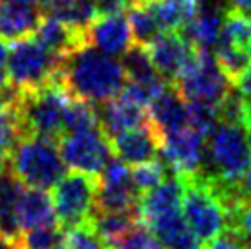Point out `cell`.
<instances>
[{
    "mask_svg": "<svg viewBox=\"0 0 251 249\" xmlns=\"http://www.w3.org/2000/svg\"><path fill=\"white\" fill-rule=\"evenodd\" d=\"M59 81L72 97L99 104L125 88L126 75L123 62L116 57L83 44L63 59Z\"/></svg>",
    "mask_w": 251,
    "mask_h": 249,
    "instance_id": "1",
    "label": "cell"
},
{
    "mask_svg": "<svg viewBox=\"0 0 251 249\" xmlns=\"http://www.w3.org/2000/svg\"><path fill=\"white\" fill-rule=\"evenodd\" d=\"M178 180L183 194L181 209L185 222L202 246H205L227 229L229 187L205 171L181 176Z\"/></svg>",
    "mask_w": 251,
    "mask_h": 249,
    "instance_id": "2",
    "label": "cell"
},
{
    "mask_svg": "<svg viewBox=\"0 0 251 249\" xmlns=\"http://www.w3.org/2000/svg\"><path fill=\"white\" fill-rule=\"evenodd\" d=\"M70 94L61 81L46 84L33 92L17 94V116L22 136H39L57 141L64 136V119Z\"/></svg>",
    "mask_w": 251,
    "mask_h": 249,
    "instance_id": "3",
    "label": "cell"
},
{
    "mask_svg": "<svg viewBox=\"0 0 251 249\" xmlns=\"http://www.w3.org/2000/svg\"><path fill=\"white\" fill-rule=\"evenodd\" d=\"M7 169L26 187L48 191L66 174L57 141L39 136H21L11 149Z\"/></svg>",
    "mask_w": 251,
    "mask_h": 249,
    "instance_id": "4",
    "label": "cell"
},
{
    "mask_svg": "<svg viewBox=\"0 0 251 249\" xmlns=\"http://www.w3.org/2000/svg\"><path fill=\"white\" fill-rule=\"evenodd\" d=\"M211 174L224 183L237 185L251 163V136L246 119H218L207 136Z\"/></svg>",
    "mask_w": 251,
    "mask_h": 249,
    "instance_id": "5",
    "label": "cell"
},
{
    "mask_svg": "<svg viewBox=\"0 0 251 249\" xmlns=\"http://www.w3.org/2000/svg\"><path fill=\"white\" fill-rule=\"evenodd\" d=\"M63 59V55L44 48L35 39L24 37L13 41L7 57L9 88L17 94H26L59 81Z\"/></svg>",
    "mask_w": 251,
    "mask_h": 249,
    "instance_id": "6",
    "label": "cell"
},
{
    "mask_svg": "<svg viewBox=\"0 0 251 249\" xmlns=\"http://www.w3.org/2000/svg\"><path fill=\"white\" fill-rule=\"evenodd\" d=\"M51 201L55 209L57 222L63 229L81 227L90 224L96 213V194H98V174L66 173L51 187Z\"/></svg>",
    "mask_w": 251,
    "mask_h": 249,
    "instance_id": "7",
    "label": "cell"
},
{
    "mask_svg": "<svg viewBox=\"0 0 251 249\" xmlns=\"http://www.w3.org/2000/svg\"><path fill=\"white\" fill-rule=\"evenodd\" d=\"M215 61L231 84L251 66V24L246 11H226L215 42Z\"/></svg>",
    "mask_w": 251,
    "mask_h": 249,
    "instance_id": "8",
    "label": "cell"
},
{
    "mask_svg": "<svg viewBox=\"0 0 251 249\" xmlns=\"http://www.w3.org/2000/svg\"><path fill=\"white\" fill-rule=\"evenodd\" d=\"M175 90L185 103H205L218 104L222 103L231 92V83L222 74L220 66L216 64L215 57L209 53V50L196 51L195 59L189 62V66L180 74L175 83Z\"/></svg>",
    "mask_w": 251,
    "mask_h": 249,
    "instance_id": "9",
    "label": "cell"
},
{
    "mask_svg": "<svg viewBox=\"0 0 251 249\" xmlns=\"http://www.w3.org/2000/svg\"><path fill=\"white\" fill-rule=\"evenodd\" d=\"M140 191L132 181L126 163L116 156L98 174L96 213H138Z\"/></svg>",
    "mask_w": 251,
    "mask_h": 249,
    "instance_id": "10",
    "label": "cell"
},
{
    "mask_svg": "<svg viewBox=\"0 0 251 249\" xmlns=\"http://www.w3.org/2000/svg\"><path fill=\"white\" fill-rule=\"evenodd\" d=\"M57 145L64 165L81 173L99 174L112 158L110 141L101 128L64 134Z\"/></svg>",
    "mask_w": 251,
    "mask_h": 249,
    "instance_id": "11",
    "label": "cell"
},
{
    "mask_svg": "<svg viewBox=\"0 0 251 249\" xmlns=\"http://www.w3.org/2000/svg\"><path fill=\"white\" fill-rule=\"evenodd\" d=\"M147 106H149V97L136 86L126 83L118 96L98 104L99 126L106 134V138L140 126L149 121Z\"/></svg>",
    "mask_w": 251,
    "mask_h": 249,
    "instance_id": "12",
    "label": "cell"
},
{
    "mask_svg": "<svg viewBox=\"0 0 251 249\" xmlns=\"http://www.w3.org/2000/svg\"><path fill=\"white\" fill-rule=\"evenodd\" d=\"M149 59L167 84H173L195 59L196 48L181 29L163 31L145 46Z\"/></svg>",
    "mask_w": 251,
    "mask_h": 249,
    "instance_id": "13",
    "label": "cell"
},
{
    "mask_svg": "<svg viewBox=\"0 0 251 249\" xmlns=\"http://www.w3.org/2000/svg\"><path fill=\"white\" fill-rule=\"evenodd\" d=\"M203 143L205 138L202 134L185 124L178 130L161 134L160 152L165 163L175 171V176H191L203 171Z\"/></svg>",
    "mask_w": 251,
    "mask_h": 249,
    "instance_id": "14",
    "label": "cell"
},
{
    "mask_svg": "<svg viewBox=\"0 0 251 249\" xmlns=\"http://www.w3.org/2000/svg\"><path fill=\"white\" fill-rule=\"evenodd\" d=\"M112 154L126 165H141L160 154L161 134L151 121L108 138Z\"/></svg>",
    "mask_w": 251,
    "mask_h": 249,
    "instance_id": "15",
    "label": "cell"
},
{
    "mask_svg": "<svg viewBox=\"0 0 251 249\" xmlns=\"http://www.w3.org/2000/svg\"><path fill=\"white\" fill-rule=\"evenodd\" d=\"M86 44L110 57H123L134 44L130 24L123 13L98 15L84 31Z\"/></svg>",
    "mask_w": 251,
    "mask_h": 249,
    "instance_id": "16",
    "label": "cell"
},
{
    "mask_svg": "<svg viewBox=\"0 0 251 249\" xmlns=\"http://www.w3.org/2000/svg\"><path fill=\"white\" fill-rule=\"evenodd\" d=\"M42 17V7L33 0H0V39L13 42L29 37Z\"/></svg>",
    "mask_w": 251,
    "mask_h": 249,
    "instance_id": "17",
    "label": "cell"
},
{
    "mask_svg": "<svg viewBox=\"0 0 251 249\" xmlns=\"http://www.w3.org/2000/svg\"><path fill=\"white\" fill-rule=\"evenodd\" d=\"M149 121L156 126L160 134L178 130L187 124V106L175 86L165 84L158 94L149 101Z\"/></svg>",
    "mask_w": 251,
    "mask_h": 249,
    "instance_id": "18",
    "label": "cell"
},
{
    "mask_svg": "<svg viewBox=\"0 0 251 249\" xmlns=\"http://www.w3.org/2000/svg\"><path fill=\"white\" fill-rule=\"evenodd\" d=\"M123 68H125V75H126V83L136 86L138 90H141L149 97L158 92L165 86V81L163 77L158 74V70L154 68V64L149 59V53L143 46H138V44H132L128 51L123 55Z\"/></svg>",
    "mask_w": 251,
    "mask_h": 249,
    "instance_id": "19",
    "label": "cell"
},
{
    "mask_svg": "<svg viewBox=\"0 0 251 249\" xmlns=\"http://www.w3.org/2000/svg\"><path fill=\"white\" fill-rule=\"evenodd\" d=\"M51 224H59V222H57L53 201H51V196L48 194V191L24 185L21 194V201H19V225H21V233L33 227L51 225Z\"/></svg>",
    "mask_w": 251,
    "mask_h": 249,
    "instance_id": "20",
    "label": "cell"
},
{
    "mask_svg": "<svg viewBox=\"0 0 251 249\" xmlns=\"http://www.w3.org/2000/svg\"><path fill=\"white\" fill-rule=\"evenodd\" d=\"M33 35H35L33 39L41 42L44 48L51 50L63 57H66L79 46L86 44L84 31H79V29L72 28L68 24L57 21L53 17H48V15L42 17Z\"/></svg>",
    "mask_w": 251,
    "mask_h": 249,
    "instance_id": "21",
    "label": "cell"
},
{
    "mask_svg": "<svg viewBox=\"0 0 251 249\" xmlns=\"http://www.w3.org/2000/svg\"><path fill=\"white\" fill-rule=\"evenodd\" d=\"M22 189H24V185L6 167L0 173V233L9 236V238L21 236L19 201H21Z\"/></svg>",
    "mask_w": 251,
    "mask_h": 249,
    "instance_id": "22",
    "label": "cell"
},
{
    "mask_svg": "<svg viewBox=\"0 0 251 249\" xmlns=\"http://www.w3.org/2000/svg\"><path fill=\"white\" fill-rule=\"evenodd\" d=\"M44 15L53 17L79 31H86L99 13L94 0H50V4L44 7Z\"/></svg>",
    "mask_w": 251,
    "mask_h": 249,
    "instance_id": "23",
    "label": "cell"
},
{
    "mask_svg": "<svg viewBox=\"0 0 251 249\" xmlns=\"http://www.w3.org/2000/svg\"><path fill=\"white\" fill-rule=\"evenodd\" d=\"M224 15L215 7H200V11L187 22V26L181 29L189 37V41L200 50H209L215 46Z\"/></svg>",
    "mask_w": 251,
    "mask_h": 249,
    "instance_id": "24",
    "label": "cell"
},
{
    "mask_svg": "<svg viewBox=\"0 0 251 249\" xmlns=\"http://www.w3.org/2000/svg\"><path fill=\"white\" fill-rule=\"evenodd\" d=\"M21 249H66V233L59 224L22 231L19 236Z\"/></svg>",
    "mask_w": 251,
    "mask_h": 249,
    "instance_id": "25",
    "label": "cell"
},
{
    "mask_svg": "<svg viewBox=\"0 0 251 249\" xmlns=\"http://www.w3.org/2000/svg\"><path fill=\"white\" fill-rule=\"evenodd\" d=\"M90 128H101L98 118V104L70 96V101L66 106V119H64L66 132L64 134L90 130Z\"/></svg>",
    "mask_w": 251,
    "mask_h": 249,
    "instance_id": "26",
    "label": "cell"
},
{
    "mask_svg": "<svg viewBox=\"0 0 251 249\" xmlns=\"http://www.w3.org/2000/svg\"><path fill=\"white\" fill-rule=\"evenodd\" d=\"M130 174H132L134 185L141 194L152 187L160 185L161 181L165 180V165L158 159H152V161L136 165V169L130 171Z\"/></svg>",
    "mask_w": 251,
    "mask_h": 249,
    "instance_id": "27",
    "label": "cell"
},
{
    "mask_svg": "<svg viewBox=\"0 0 251 249\" xmlns=\"http://www.w3.org/2000/svg\"><path fill=\"white\" fill-rule=\"evenodd\" d=\"M114 249H165L156 236L143 225L136 224L128 233H126Z\"/></svg>",
    "mask_w": 251,
    "mask_h": 249,
    "instance_id": "28",
    "label": "cell"
},
{
    "mask_svg": "<svg viewBox=\"0 0 251 249\" xmlns=\"http://www.w3.org/2000/svg\"><path fill=\"white\" fill-rule=\"evenodd\" d=\"M203 249H242V238L229 229H226L222 235L216 236L215 240L205 244Z\"/></svg>",
    "mask_w": 251,
    "mask_h": 249,
    "instance_id": "29",
    "label": "cell"
},
{
    "mask_svg": "<svg viewBox=\"0 0 251 249\" xmlns=\"http://www.w3.org/2000/svg\"><path fill=\"white\" fill-rule=\"evenodd\" d=\"M99 15L108 13H123L125 9L132 6V0H94Z\"/></svg>",
    "mask_w": 251,
    "mask_h": 249,
    "instance_id": "30",
    "label": "cell"
},
{
    "mask_svg": "<svg viewBox=\"0 0 251 249\" xmlns=\"http://www.w3.org/2000/svg\"><path fill=\"white\" fill-rule=\"evenodd\" d=\"M7 57H9V48L6 41L0 39V94L9 88V75H7Z\"/></svg>",
    "mask_w": 251,
    "mask_h": 249,
    "instance_id": "31",
    "label": "cell"
},
{
    "mask_svg": "<svg viewBox=\"0 0 251 249\" xmlns=\"http://www.w3.org/2000/svg\"><path fill=\"white\" fill-rule=\"evenodd\" d=\"M233 86H237L238 96L242 97L248 104H251V66L246 70L242 75L238 77V81Z\"/></svg>",
    "mask_w": 251,
    "mask_h": 249,
    "instance_id": "32",
    "label": "cell"
},
{
    "mask_svg": "<svg viewBox=\"0 0 251 249\" xmlns=\"http://www.w3.org/2000/svg\"><path fill=\"white\" fill-rule=\"evenodd\" d=\"M237 191L244 200H251V163L237 181Z\"/></svg>",
    "mask_w": 251,
    "mask_h": 249,
    "instance_id": "33",
    "label": "cell"
},
{
    "mask_svg": "<svg viewBox=\"0 0 251 249\" xmlns=\"http://www.w3.org/2000/svg\"><path fill=\"white\" fill-rule=\"evenodd\" d=\"M0 249H21L19 238H9V236L0 233Z\"/></svg>",
    "mask_w": 251,
    "mask_h": 249,
    "instance_id": "34",
    "label": "cell"
},
{
    "mask_svg": "<svg viewBox=\"0 0 251 249\" xmlns=\"http://www.w3.org/2000/svg\"><path fill=\"white\" fill-rule=\"evenodd\" d=\"M231 7L240 9V11H251V0H227Z\"/></svg>",
    "mask_w": 251,
    "mask_h": 249,
    "instance_id": "35",
    "label": "cell"
},
{
    "mask_svg": "<svg viewBox=\"0 0 251 249\" xmlns=\"http://www.w3.org/2000/svg\"><path fill=\"white\" fill-rule=\"evenodd\" d=\"M248 130H250V136H251V104H250V110H248Z\"/></svg>",
    "mask_w": 251,
    "mask_h": 249,
    "instance_id": "36",
    "label": "cell"
},
{
    "mask_svg": "<svg viewBox=\"0 0 251 249\" xmlns=\"http://www.w3.org/2000/svg\"><path fill=\"white\" fill-rule=\"evenodd\" d=\"M143 2H151V0H132V4H143Z\"/></svg>",
    "mask_w": 251,
    "mask_h": 249,
    "instance_id": "37",
    "label": "cell"
},
{
    "mask_svg": "<svg viewBox=\"0 0 251 249\" xmlns=\"http://www.w3.org/2000/svg\"><path fill=\"white\" fill-rule=\"evenodd\" d=\"M250 24H251V17H250Z\"/></svg>",
    "mask_w": 251,
    "mask_h": 249,
    "instance_id": "38",
    "label": "cell"
}]
</instances>
